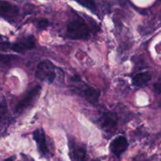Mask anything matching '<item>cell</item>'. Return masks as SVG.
Returning <instances> with one entry per match:
<instances>
[{
	"label": "cell",
	"mask_w": 161,
	"mask_h": 161,
	"mask_svg": "<svg viewBox=\"0 0 161 161\" xmlns=\"http://www.w3.org/2000/svg\"><path fill=\"white\" fill-rule=\"evenodd\" d=\"M91 32L89 25L83 19L72 20L66 28V36L72 39H88Z\"/></svg>",
	"instance_id": "6da1fadb"
},
{
	"label": "cell",
	"mask_w": 161,
	"mask_h": 161,
	"mask_svg": "<svg viewBox=\"0 0 161 161\" xmlns=\"http://www.w3.org/2000/svg\"><path fill=\"white\" fill-rule=\"evenodd\" d=\"M72 82H76L79 83V85H75L73 86L74 91L76 94H78L79 95H80L91 103H97L101 95L100 91L83 83V81L81 83V80L78 75H75L72 77Z\"/></svg>",
	"instance_id": "7a4b0ae2"
},
{
	"label": "cell",
	"mask_w": 161,
	"mask_h": 161,
	"mask_svg": "<svg viewBox=\"0 0 161 161\" xmlns=\"http://www.w3.org/2000/svg\"><path fill=\"white\" fill-rule=\"evenodd\" d=\"M36 77L42 81H47L49 83H53L57 78L55 67L53 63L48 60L41 61L37 66Z\"/></svg>",
	"instance_id": "3957f363"
},
{
	"label": "cell",
	"mask_w": 161,
	"mask_h": 161,
	"mask_svg": "<svg viewBox=\"0 0 161 161\" xmlns=\"http://www.w3.org/2000/svg\"><path fill=\"white\" fill-rule=\"evenodd\" d=\"M41 90H42L41 86L37 85L34 88H32L31 91H28L26 94V95H25V97L22 100H20L17 103V105H16V113H23L24 111H25V110L29 108L31 106H32L35 102H36V100L39 98V95H40Z\"/></svg>",
	"instance_id": "277c9868"
},
{
	"label": "cell",
	"mask_w": 161,
	"mask_h": 161,
	"mask_svg": "<svg viewBox=\"0 0 161 161\" xmlns=\"http://www.w3.org/2000/svg\"><path fill=\"white\" fill-rule=\"evenodd\" d=\"M35 47H36L35 37L32 35H30V36L21 38L20 39H18L17 42L12 43L9 46V48L17 53H22L25 50H32L35 48Z\"/></svg>",
	"instance_id": "5b68a950"
},
{
	"label": "cell",
	"mask_w": 161,
	"mask_h": 161,
	"mask_svg": "<svg viewBox=\"0 0 161 161\" xmlns=\"http://www.w3.org/2000/svg\"><path fill=\"white\" fill-rule=\"evenodd\" d=\"M127 148L128 142L124 136L116 137L110 144V150L118 158L120 157V156L127 150Z\"/></svg>",
	"instance_id": "8992f818"
},
{
	"label": "cell",
	"mask_w": 161,
	"mask_h": 161,
	"mask_svg": "<svg viewBox=\"0 0 161 161\" xmlns=\"http://www.w3.org/2000/svg\"><path fill=\"white\" fill-rule=\"evenodd\" d=\"M32 136L37 144L38 149L42 156H47L49 154V149L47 145L45 132L42 129L38 128L32 132Z\"/></svg>",
	"instance_id": "52a82bcc"
},
{
	"label": "cell",
	"mask_w": 161,
	"mask_h": 161,
	"mask_svg": "<svg viewBox=\"0 0 161 161\" xmlns=\"http://www.w3.org/2000/svg\"><path fill=\"white\" fill-rule=\"evenodd\" d=\"M101 127L106 131H111L116 128L118 124V116L115 113L107 112L102 116L100 119Z\"/></svg>",
	"instance_id": "ba28073f"
},
{
	"label": "cell",
	"mask_w": 161,
	"mask_h": 161,
	"mask_svg": "<svg viewBox=\"0 0 161 161\" xmlns=\"http://www.w3.org/2000/svg\"><path fill=\"white\" fill-rule=\"evenodd\" d=\"M152 79V75L149 72H142L136 74L132 79V84L136 87H142L146 86Z\"/></svg>",
	"instance_id": "9c48e42d"
},
{
	"label": "cell",
	"mask_w": 161,
	"mask_h": 161,
	"mask_svg": "<svg viewBox=\"0 0 161 161\" xmlns=\"http://www.w3.org/2000/svg\"><path fill=\"white\" fill-rule=\"evenodd\" d=\"M70 156L73 161H85L86 157V149L83 146L70 144Z\"/></svg>",
	"instance_id": "30bf717a"
},
{
	"label": "cell",
	"mask_w": 161,
	"mask_h": 161,
	"mask_svg": "<svg viewBox=\"0 0 161 161\" xmlns=\"http://www.w3.org/2000/svg\"><path fill=\"white\" fill-rule=\"evenodd\" d=\"M0 11L3 17H14L18 13V8L8 2L2 1L0 3Z\"/></svg>",
	"instance_id": "8fae6325"
},
{
	"label": "cell",
	"mask_w": 161,
	"mask_h": 161,
	"mask_svg": "<svg viewBox=\"0 0 161 161\" xmlns=\"http://www.w3.org/2000/svg\"><path fill=\"white\" fill-rule=\"evenodd\" d=\"M79 4L82 5V6H85L86 8H87L88 9H90L91 11H92L94 14V12H96V9H97V6H96L95 3L94 1H82V2H77Z\"/></svg>",
	"instance_id": "7c38bea8"
},
{
	"label": "cell",
	"mask_w": 161,
	"mask_h": 161,
	"mask_svg": "<svg viewBox=\"0 0 161 161\" xmlns=\"http://www.w3.org/2000/svg\"><path fill=\"white\" fill-rule=\"evenodd\" d=\"M37 25H38V28H39V29L41 30L45 29V28L49 25V21L47 20V19L42 18V19H40V20L38 21Z\"/></svg>",
	"instance_id": "4fadbf2b"
},
{
	"label": "cell",
	"mask_w": 161,
	"mask_h": 161,
	"mask_svg": "<svg viewBox=\"0 0 161 161\" xmlns=\"http://www.w3.org/2000/svg\"><path fill=\"white\" fill-rule=\"evenodd\" d=\"M154 88H155V91L157 93V94H160L161 93V80L158 83H157L154 86Z\"/></svg>",
	"instance_id": "5bb4252c"
},
{
	"label": "cell",
	"mask_w": 161,
	"mask_h": 161,
	"mask_svg": "<svg viewBox=\"0 0 161 161\" xmlns=\"http://www.w3.org/2000/svg\"><path fill=\"white\" fill-rule=\"evenodd\" d=\"M14 160H15V157H10L9 158L6 159L4 161H14Z\"/></svg>",
	"instance_id": "9a60e30c"
}]
</instances>
